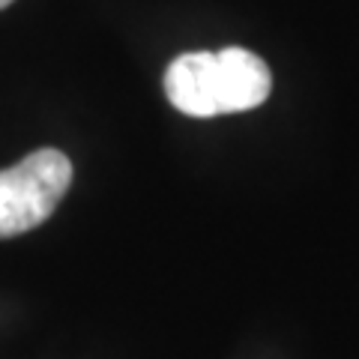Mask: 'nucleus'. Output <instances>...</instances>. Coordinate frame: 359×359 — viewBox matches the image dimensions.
I'll use <instances>...</instances> for the list:
<instances>
[{
	"mask_svg": "<svg viewBox=\"0 0 359 359\" xmlns=\"http://www.w3.org/2000/svg\"><path fill=\"white\" fill-rule=\"evenodd\" d=\"M69 183L72 162L51 147L0 171V240L39 228L57 210Z\"/></svg>",
	"mask_w": 359,
	"mask_h": 359,
	"instance_id": "obj_1",
	"label": "nucleus"
},
{
	"mask_svg": "<svg viewBox=\"0 0 359 359\" xmlns=\"http://www.w3.org/2000/svg\"><path fill=\"white\" fill-rule=\"evenodd\" d=\"M165 93L177 111L189 117H219V75L216 54L192 51L180 54L165 72Z\"/></svg>",
	"mask_w": 359,
	"mask_h": 359,
	"instance_id": "obj_2",
	"label": "nucleus"
},
{
	"mask_svg": "<svg viewBox=\"0 0 359 359\" xmlns=\"http://www.w3.org/2000/svg\"><path fill=\"white\" fill-rule=\"evenodd\" d=\"M216 75H219V108L222 114H240L266 102L273 90L269 66L257 54L245 48H222L216 51Z\"/></svg>",
	"mask_w": 359,
	"mask_h": 359,
	"instance_id": "obj_3",
	"label": "nucleus"
},
{
	"mask_svg": "<svg viewBox=\"0 0 359 359\" xmlns=\"http://www.w3.org/2000/svg\"><path fill=\"white\" fill-rule=\"evenodd\" d=\"M9 4H13V0H0V9H6Z\"/></svg>",
	"mask_w": 359,
	"mask_h": 359,
	"instance_id": "obj_4",
	"label": "nucleus"
}]
</instances>
